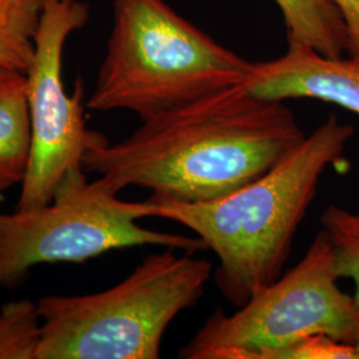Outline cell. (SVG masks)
<instances>
[{
	"label": "cell",
	"instance_id": "obj_14",
	"mask_svg": "<svg viewBox=\"0 0 359 359\" xmlns=\"http://www.w3.org/2000/svg\"><path fill=\"white\" fill-rule=\"evenodd\" d=\"M342 13L348 32V53L359 56V0H332Z\"/></svg>",
	"mask_w": 359,
	"mask_h": 359
},
{
	"label": "cell",
	"instance_id": "obj_9",
	"mask_svg": "<svg viewBox=\"0 0 359 359\" xmlns=\"http://www.w3.org/2000/svg\"><path fill=\"white\" fill-rule=\"evenodd\" d=\"M31 151L27 75L0 65V193L22 185Z\"/></svg>",
	"mask_w": 359,
	"mask_h": 359
},
{
	"label": "cell",
	"instance_id": "obj_5",
	"mask_svg": "<svg viewBox=\"0 0 359 359\" xmlns=\"http://www.w3.org/2000/svg\"><path fill=\"white\" fill-rule=\"evenodd\" d=\"M332 244L317 233L302 259L261 287L237 311L215 310L182 359H277L280 353L314 335L358 344L359 305L338 286Z\"/></svg>",
	"mask_w": 359,
	"mask_h": 359
},
{
	"label": "cell",
	"instance_id": "obj_10",
	"mask_svg": "<svg viewBox=\"0 0 359 359\" xmlns=\"http://www.w3.org/2000/svg\"><path fill=\"white\" fill-rule=\"evenodd\" d=\"M283 15L289 47H304L327 57L348 51L346 23L332 0H274Z\"/></svg>",
	"mask_w": 359,
	"mask_h": 359
},
{
	"label": "cell",
	"instance_id": "obj_13",
	"mask_svg": "<svg viewBox=\"0 0 359 359\" xmlns=\"http://www.w3.org/2000/svg\"><path fill=\"white\" fill-rule=\"evenodd\" d=\"M322 229L333 248L337 274L354 283L359 305V213L330 204L321 218Z\"/></svg>",
	"mask_w": 359,
	"mask_h": 359
},
{
	"label": "cell",
	"instance_id": "obj_1",
	"mask_svg": "<svg viewBox=\"0 0 359 359\" xmlns=\"http://www.w3.org/2000/svg\"><path fill=\"white\" fill-rule=\"evenodd\" d=\"M305 136L285 102L240 84L144 118L127 139L88 148L81 165L116 194L139 187L154 197L205 203L266 173Z\"/></svg>",
	"mask_w": 359,
	"mask_h": 359
},
{
	"label": "cell",
	"instance_id": "obj_15",
	"mask_svg": "<svg viewBox=\"0 0 359 359\" xmlns=\"http://www.w3.org/2000/svg\"><path fill=\"white\" fill-rule=\"evenodd\" d=\"M357 348H358V359H359V342L357 344Z\"/></svg>",
	"mask_w": 359,
	"mask_h": 359
},
{
	"label": "cell",
	"instance_id": "obj_6",
	"mask_svg": "<svg viewBox=\"0 0 359 359\" xmlns=\"http://www.w3.org/2000/svg\"><path fill=\"white\" fill-rule=\"evenodd\" d=\"M139 203L123 201L84 169L71 170L47 205L0 213V285L20 283L40 264L84 262L137 246L206 250L198 237L152 231L137 222Z\"/></svg>",
	"mask_w": 359,
	"mask_h": 359
},
{
	"label": "cell",
	"instance_id": "obj_4",
	"mask_svg": "<svg viewBox=\"0 0 359 359\" xmlns=\"http://www.w3.org/2000/svg\"><path fill=\"white\" fill-rule=\"evenodd\" d=\"M194 255L164 248L107 290L43 297L36 359L160 358L168 326L213 277L212 262Z\"/></svg>",
	"mask_w": 359,
	"mask_h": 359
},
{
	"label": "cell",
	"instance_id": "obj_3",
	"mask_svg": "<svg viewBox=\"0 0 359 359\" xmlns=\"http://www.w3.org/2000/svg\"><path fill=\"white\" fill-rule=\"evenodd\" d=\"M253 63L165 0H114V23L87 108L142 120L244 84Z\"/></svg>",
	"mask_w": 359,
	"mask_h": 359
},
{
	"label": "cell",
	"instance_id": "obj_2",
	"mask_svg": "<svg viewBox=\"0 0 359 359\" xmlns=\"http://www.w3.org/2000/svg\"><path fill=\"white\" fill-rule=\"evenodd\" d=\"M354 133L330 115L277 165L234 192L205 203L151 196L139 203L140 215L191 229L218 258L213 278L219 293L241 308L283 276L322 176L341 161Z\"/></svg>",
	"mask_w": 359,
	"mask_h": 359
},
{
	"label": "cell",
	"instance_id": "obj_7",
	"mask_svg": "<svg viewBox=\"0 0 359 359\" xmlns=\"http://www.w3.org/2000/svg\"><path fill=\"white\" fill-rule=\"evenodd\" d=\"M88 19L90 7L83 0H41L34 60L26 74L31 151L18 210L51 203L65 176L83 169L84 152L107 140L87 127L81 80L72 95L63 80L67 39Z\"/></svg>",
	"mask_w": 359,
	"mask_h": 359
},
{
	"label": "cell",
	"instance_id": "obj_12",
	"mask_svg": "<svg viewBox=\"0 0 359 359\" xmlns=\"http://www.w3.org/2000/svg\"><path fill=\"white\" fill-rule=\"evenodd\" d=\"M41 338L38 304L16 299L0 309V359H36Z\"/></svg>",
	"mask_w": 359,
	"mask_h": 359
},
{
	"label": "cell",
	"instance_id": "obj_11",
	"mask_svg": "<svg viewBox=\"0 0 359 359\" xmlns=\"http://www.w3.org/2000/svg\"><path fill=\"white\" fill-rule=\"evenodd\" d=\"M41 0H0V65L27 74L34 60Z\"/></svg>",
	"mask_w": 359,
	"mask_h": 359
},
{
	"label": "cell",
	"instance_id": "obj_8",
	"mask_svg": "<svg viewBox=\"0 0 359 359\" xmlns=\"http://www.w3.org/2000/svg\"><path fill=\"white\" fill-rule=\"evenodd\" d=\"M244 84L264 99L321 100L359 115V56L355 55L327 57L304 47H289L278 59L253 63Z\"/></svg>",
	"mask_w": 359,
	"mask_h": 359
}]
</instances>
